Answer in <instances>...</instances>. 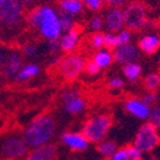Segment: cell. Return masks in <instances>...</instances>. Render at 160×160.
I'll return each mask as SVG.
<instances>
[{"label":"cell","mask_w":160,"mask_h":160,"mask_svg":"<svg viewBox=\"0 0 160 160\" xmlns=\"http://www.w3.org/2000/svg\"><path fill=\"white\" fill-rule=\"evenodd\" d=\"M56 120L49 113H43L29 122L22 132V138L29 148H37L52 141L56 133Z\"/></svg>","instance_id":"obj_1"},{"label":"cell","mask_w":160,"mask_h":160,"mask_svg":"<svg viewBox=\"0 0 160 160\" xmlns=\"http://www.w3.org/2000/svg\"><path fill=\"white\" fill-rule=\"evenodd\" d=\"M26 24V8L20 0H6L0 7V36L17 35Z\"/></svg>","instance_id":"obj_2"},{"label":"cell","mask_w":160,"mask_h":160,"mask_svg":"<svg viewBox=\"0 0 160 160\" xmlns=\"http://www.w3.org/2000/svg\"><path fill=\"white\" fill-rule=\"evenodd\" d=\"M113 124L112 117L108 113L93 115L84 122L82 133L92 143H100L105 140L110 129Z\"/></svg>","instance_id":"obj_3"},{"label":"cell","mask_w":160,"mask_h":160,"mask_svg":"<svg viewBox=\"0 0 160 160\" xmlns=\"http://www.w3.org/2000/svg\"><path fill=\"white\" fill-rule=\"evenodd\" d=\"M40 7V18L38 22L37 30L40 36L45 38L47 42L57 40L62 36L61 25L58 20L57 10L49 5H42Z\"/></svg>","instance_id":"obj_4"},{"label":"cell","mask_w":160,"mask_h":160,"mask_svg":"<svg viewBox=\"0 0 160 160\" xmlns=\"http://www.w3.org/2000/svg\"><path fill=\"white\" fill-rule=\"evenodd\" d=\"M124 27L131 32H137L144 28L148 18V8L142 1L131 0L123 7Z\"/></svg>","instance_id":"obj_5"},{"label":"cell","mask_w":160,"mask_h":160,"mask_svg":"<svg viewBox=\"0 0 160 160\" xmlns=\"http://www.w3.org/2000/svg\"><path fill=\"white\" fill-rule=\"evenodd\" d=\"M86 61L85 58L78 53H69L61 58L57 65V72L64 81L71 82L74 81L84 72Z\"/></svg>","instance_id":"obj_6"},{"label":"cell","mask_w":160,"mask_h":160,"mask_svg":"<svg viewBox=\"0 0 160 160\" xmlns=\"http://www.w3.org/2000/svg\"><path fill=\"white\" fill-rule=\"evenodd\" d=\"M29 147L22 136L8 134L0 142V156L5 160H19L28 155Z\"/></svg>","instance_id":"obj_7"},{"label":"cell","mask_w":160,"mask_h":160,"mask_svg":"<svg viewBox=\"0 0 160 160\" xmlns=\"http://www.w3.org/2000/svg\"><path fill=\"white\" fill-rule=\"evenodd\" d=\"M160 143V136L158 129L153 127L150 122L143 123L136 137H134L133 146L141 152H150Z\"/></svg>","instance_id":"obj_8"},{"label":"cell","mask_w":160,"mask_h":160,"mask_svg":"<svg viewBox=\"0 0 160 160\" xmlns=\"http://www.w3.org/2000/svg\"><path fill=\"white\" fill-rule=\"evenodd\" d=\"M24 66V55L20 49L10 48L7 52L5 62L0 68V74L5 80L12 81L16 80L17 74Z\"/></svg>","instance_id":"obj_9"},{"label":"cell","mask_w":160,"mask_h":160,"mask_svg":"<svg viewBox=\"0 0 160 160\" xmlns=\"http://www.w3.org/2000/svg\"><path fill=\"white\" fill-rule=\"evenodd\" d=\"M113 59L117 63L122 65L129 64V63H134L140 57V51L138 46L133 44H126V45H120L114 48L112 52Z\"/></svg>","instance_id":"obj_10"},{"label":"cell","mask_w":160,"mask_h":160,"mask_svg":"<svg viewBox=\"0 0 160 160\" xmlns=\"http://www.w3.org/2000/svg\"><path fill=\"white\" fill-rule=\"evenodd\" d=\"M61 142L72 151H84L88 149L90 141L82 132L66 131L61 136Z\"/></svg>","instance_id":"obj_11"},{"label":"cell","mask_w":160,"mask_h":160,"mask_svg":"<svg viewBox=\"0 0 160 160\" xmlns=\"http://www.w3.org/2000/svg\"><path fill=\"white\" fill-rule=\"evenodd\" d=\"M104 26L108 32H118L124 27V16L122 8H110L104 15Z\"/></svg>","instance_id":"obj_12"},{"label":"cell","mask_w":160,"mask_h":160,"mask_svg":"<svg viewBox=\"0 0 160 160\" xmlns=\"http://www.w3.org/2000/svg\"><path fill=\"white\" fill-rule=\"evenodd\" d=\"M124 109L127 112H129L131 115L136 117L140 120H146L150 115V110L151 108L144 103L142 99L139 98H130L124 103Z\"/></svg>","instance_id":"obj_13"},{"label":"cell","mask_w":160,"mask_h":160,"mask_svg":"<svg viewBox=\"0 0 160 160\" xmlns=\"http://www.w3.org/2000/svg\"><path fill=\"white\" fill-rule=\"evenodd\" d=\"M81 32H82V26L76 25V27L73 28L72 30L64 32V35H62L61 38L58 39L62 52H64L66 54L73 53L78 47V43H80Z\"/></svg>","instance_id":"obj_14"},{"label":"cell","mask_w":160,"mask_h":160,"mask_svg":"<svg viewBox=\"0 0 160 160\" xmlns=\"http://www.w3.org/2000/svg\"><path fill=\"white\" fill-rule=\"evenodd\" d=\"M139 51L146 55H153L160 48V37L157 34H146L138 42Z\"/></svg>","instance_id":"obj_15"},{"label":"cell","mask_w":160,"mask_h":160,"mask_svg":"<svg viewBox=\"0 0 160 160\" xmlns=\"http://www.w3.org/2000/svg\"><path fill=\"white\" fill-rule=\"evenodd\" d=\"M57 5L59 10L65 11L72 16L80 15L84 9L83 0H57Z\"/></svg>","instance_id":"obj_16"},{"label":"cell","mask_w":160,"mask_h":160,"mask_svg":"<svg viewBox=\"0 0 160 160\" xmlns=\"http://www.w3.org/2000/svg\"><path fill=\"white\" fill-rule=\"evenodd\" d=\"M92 61L95 63L101 69L107 68V67L111 66L113 63V54L112 52L108 49V48H101L99 51H96L95 54L93 55Z\"/></svg>","instance_id":"obj_17"},{"label":"cell","mask_w":160,"mask_h":160,"mask_svg":"<svg viewBox=\"0 0 160 160\" xmlns=\"http://www.w3.org/2000/svg\"><path fill=\"white\" fill-rule=\"evenodd\" d=\"M40 72V68L37 64L35 63H28V64L24 65L22 67V69L19 71V73L17 74L16 80L17 82H26V81L30 80V78L37 76Z\"/></svg>","instance_id":"obj_18"},{"label":"cell","mask_w":160,"mask_h":160,"mask_svg":"<svg viewBox=\"0 0 160 160\" xmlns=\"http://www.w3.org/2000/svg\"><path fill=\"white\" fill-rule=\"evenodd\" d=\"M32 151L46 160H56L57 153H58L57 146L54 143H51V142L43 144V146H39L37 148H34Z\"/></svg>","instance_id":"obj_19"},{"label":"cell","mask_w":160,"mask_h":160,"mask_svg":"<svg viewBox=\"0 0 160 160\" xmlns=\"http://www.w3.org/2000/svg\"><path fill=\"white\" fill-rule=\"evenodd\" d=\"M85 107H86V101L83 99L82 96H78L76 99L71 100V101L66 102V103H63L64 111L71 115H75L83 112Z\"/></svg>","instance_id":"obj_20"},{"label":"cell","mask_w":160,"mask_h":160,"mask_svg":"<svg viewBox=\"0 0 160 160\" xmlns=\"http://www.w3.org/2000/svg\"><path fill=\"white\" fill-rule=\"evenodd\" d=\"M123 75L128 78L130 82H136L142 74V67L137 62L134 63H129V64L123 65L122 67Z\"/></svg>","instance_id":"obj_21"},{"label":"cell","mask_w":160,"mask_h":160,"mask_svg":"<svg viewBox=\"0 0 160 160\" xmlns=\"http://www.w3.org/2000/svg\"><path fill=\"white\" fill-rule=\"evenodd\" d=\"M57 13H58V20H59V25H61V29L63 32H67L76 27V22H75L74 16L65 12V11L59 10V9L57 10Z\"/></svg>","instance_id":"obj_22"},{"label":"cell","mask_w":160,"mask_h":160,"mask_svg":"<svg viewBox=\"0 0 160 160\" xmlns=\"http://www.w3.org/2000/svg\"><path fill=\"white\" fill-rule=\"evenodd\" d=\"M98 152L105 159H109L110 157H112L114 155V152L117 151L118 148L117 143L111 140H103L102 142L98 143Z\"/></svg>","instance_id":"obj_23"},{"label":"cell","mask_w":160,"mask_h":160,"mask_svg":"<svg viewBox=\"0 0 160 160\" xmlns=\"http://www.w3.org/2000/svg\"><path fill=\"white\" fill-rule=\"evenodd\" d=\"M143 86L148 92H156L160 88V74L150 73L143 78Z\"/></svg>","instance_id":"obj_24"},{"label":"cell","mask_w":160,"mask_h":160,"mask_svg":"<svg viewBox=\"0 0 160 160\" xmlns=\"http://www.w3.org/2000/svg\"><path fill=\"white\" fill-rule=\"evenodd\" d=\"M90 45L93 49L99 51L104 47V34L100 32H94L90 37Z\"/></svg>","instance_id":"obj_25"},{"label":"cell","mask_w":160,"mask_h":160,"mask_svg":"<svg viewBox=\"0 0 160 160\" xmlns=\"http://www.w3.org/2000/svg\"><path fill=\"white\" fill-rule=\"evenodd\" d=\"M118 46H119V43H118L117 32H105L104 34V47L108 49H114Z\"/></svg>","instance_id":"obj_26"},{"label":"cell","mask_w":160,"mask_h":160,"mask_svg":"<svg viewBox=\"0 0 160 160\" xmlns=\"http://www.w3.org/2000/svg\"><path fill=\"white\" fill-rule=\"evenodd\" d=\"M78 96H81V91L78 88H67V90L63 91V93L61 94V101L63 103H66V102L71 101V100L76 99Z\"/></svg>","instance_id":"obj_27"},{"label":"cell","mask_w":160,"mask_h":160,"mask_svg":"<svg viewBox=\"0 0 160 160\" xmlns=\"http://www.w3.org/2000/svg\"><path fill=\"white\" fill-rule=\"evenodd\" d=\"M149 122L152 126L159 130L160 129V107L159 105H153L150 110V115H149Z\"/></svg>","instance_id":"obj_28"},{"label":"cell","mask_w":160,"mask_h":160,"mask_svg":"<svg viewBox=\"0 0 160 160\" xmlns=\"http://www.w3.org/2000/svg\"><path fill=\"white\" fill-rule=\"evenodd\" d=\"M118 36V43L119 46L120 45H126V44L131 43V39H132V32L129 30L128 28H123L120 32H117Z\"/></svg>","instance_id":"obj_29"},{"label":"cell","mask_w":160,"mask_h":160,"mask_svg":"<svg viewBox=\"0 0 160 160\" xmlns=\"http://www.w3.org/2000/svg\"><path fill=\"white\" fill-rule=\"evenodd\" d=\"M83 3L91 11H99L105 5V0H83Z\"/></svg>","instance_id":"obj_30"},{"label":"cell","mask_w":160,"mask_h":160,"mask_svg":"<svg viewBox=\"0 0 160 160\" xmlns=\"http://www.w3.org/2000/svg\"><path fill=\"white\" fill-rule=\"evenodd\" d=\"M84 72L88 76H96L99 75L100 72H101V68H100L98 65L94 63L93 61H88L85 64V68H84Z\"/></svg>","instance_id":"obj_31"},{"label":"cell","mask_w":160,"mask_h":160,"mask_svg":"<svg viewBox=\"0 0 160 160\" xmlns=\"http://www.w3.org/2000/svg\"><path fill=\"white\" fill-rule=\"evenodd\" d=\"M20 51H22V55L27 57H32L35 55H37V48L34 44H30V43H26L22 46L20 48Z\"/></svg>","instance_id":"obj_32"},{"label":"cell","mask_w":160,"mask_h":160,"mask_svg":"<svg viewBox=\"0 0 160 160\" xmlns=\"http://www.w3.org/2000/svg\"><path fill=\"white\" fill-rule=\"evenodd\" d=\"M47 51L48 53L55 56V55H59V53L62 52L61 45H59V40H49L47 43Z\"/></svg>","instance_id":"obj_33"},{"label":"cell","mask_w":160,"mask_h":160,"mask_svg":"<svg viewBox=\"0 0 160 160\" xmlns=\"http://www.w3.org/2000/svg\"><path fill=\"white\" fill-rule=\"evenodd\" d=\"M90 27L93 32H100L104 27V19L100 16L93 17L90 22Z\"/></svg>","instance_id":"obj_34"},{"label":"cell","mask_w":160,"mask_h":160,"mask_svg":"<svg viewBox=\"0 0 160 160\" xmlns=\"http://www.w3.org/2000/svg\"><path fill=\"white\" fill-rule=\"evenodd\" d=\"M108 160H130L127 147L118 149L117 151L114 152V155H113L112 157H110Z\"/></svg>","instance_id":"obj_35"},{"label":"cell","mask_w":160,"mask_h":160,"mask_svg":"<svg viewBox=\"0 0 160 160\" xmlns=\"http://www.w3.org/2000/svg\"><path fill=\"white\" fill-rule=\"evenodd\" d=\"M127 150H128L130 160H142V152L137 149L133 144L132 146H128Z\"/></svg>","instance_id":"obj_36"},{"label":"cell","mask_w":160,"mask_h":160,"mask_svg":"<svg viewBox=\"0 0 160 160\" xmlns=\"http://www.w3.org/2000/svg\"><path fill=\"white\" fill-rule=\"evenodd\" d=\"M157 100H158L157 92H148V93L144 94L143 98H142V101L147 104V105H149V107L153 105V104L157 102Z\"/></svg>","instance_id":"obj_37"},{"label":"cell","mask_w":160,"mask_h":160,"mask_svg":"<svg viewBox=\"0 0 160 160\" xmlns=\"http://www.w3.org/2000/svg\"><path fill=\"white\" fill-rule=\"evenodd\" d=\"M109 86L111 88H122L124 86V80L119 76H114L109 80Z\"/></svg>","instance_id":"obj_38"},{"label":"cell","mask_w":160,"mask_h":160,"mask_svg":"<svg viewBox=\"0 0 160 160\" xmlns=\"http://www.w3.org/2000/svg\"><path fill=\"white\" fill-rule=\"evenodd\" d=\"M130 0H105V5H108L110 8H122Z\"/></svg>","instance_id":"obj_39"},{"label":"cell","mask_w":160,"mask_h":160,"mask_svg":"<svg viewBox=\"0 0 160 160\" xmlns=\"http://www.w3.org/2000/svg\"><path fill=\"white\" fill-rule=\"evenodd\" d=\"M7 52H8V48H6L3 45H0V68H1V66H2L3 62H5Z\"/></svg>","instance_id":"obj_40"},{"label":"cell","mask_w":160,"mask_h":160,"mask_svg":"<svg viewBox=\"0 0 160 160\" xmlns=\"http://www.w3.org/2000/svg\"><path fill=\"white\" fill-rule=\"evenodd\" d=\"M25 160H46V159H44L43 157H40L37 153H35L34 151H32V152H28V155L25 157Z\"/></svg>","instance_id":"obj_41"},{"label":"cell","mask_w":160,"mask_h":160,"mask_svg":"<svg viewBox=\"0 0 160 160\" xmlns=\"http://www.w3.org/2000/svg\"><path fill=\"white\" fill-rule=\"evenodd\" d=\"M20 1H22V3L24 5L25 8L28 9V8H32V7L35 0H20Z\"/></svg>","instance_id":"obj_42"},{"label":"cell","mask_w":160,"mask_h":160,"mask_svg":"<svg viewBox=\"0 0 160 160\" xmlns=\"http://www.w3.org/2000/svg\"><path fill=\"white\" fill-rule=\"evenodd\" d=\"M5 2H6V0H0V7H1Z\"/></svg>","instance_id":"obj_43"},{"label":"cell","mask_w":160,"mask_h":160,"mask_svg":"<svg viewBox=\"0 0 160 160\" xmlns=\"http://www.w3.org/2000/svg\"><path fill=\"white\" fill-rule=\"evenodd\" d=\"M146 160H155V159H152V158H149V159H146Z\"/></svg>","instance_id":"obj_44"},{"label":"cell","mask_w":160,"mask_h":160,"mask_svg":"<svg viewBox=\"0 0 160 160\" xmlns=\"http://www.w3.org/2000/svg\"><path fill=\"white\" fill-rule=\"evenodd\" d=\"M158 35H159V37H160V29H159V34H158Z\"/></svg>","instance_id":"obj_45"},{"label":"cell","mask_w":160,"mask_h":160,"mask_svg":"<svg viewBox=\"0 0 160 160\" xmlns=\"http://www.w3.org/2000/svg\"><path fill=\"white\" fill-rule=\"evenodd\" d=\"M0 78H1V74H0Z\"/></svg>","instance_id":"obj_46"}]
</instances>
